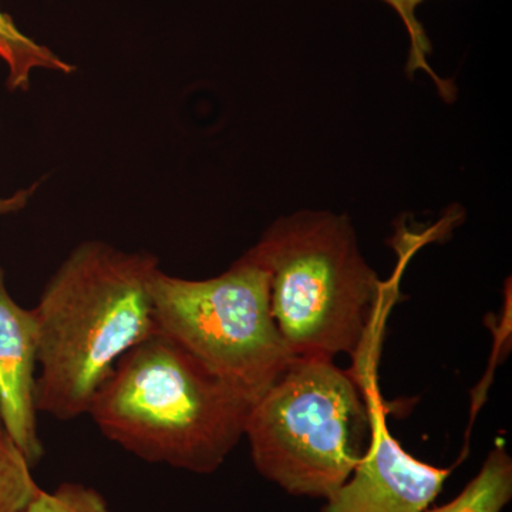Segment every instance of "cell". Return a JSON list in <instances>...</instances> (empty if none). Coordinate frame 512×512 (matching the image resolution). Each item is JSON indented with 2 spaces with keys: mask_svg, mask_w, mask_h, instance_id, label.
I'll use <instances>...</instances> for the list:
<instances>
[{
  "mask_svg": "<svg viewBox=\"0 0 512 512\" xmlns=\"http://www.w3.org/2000/svg\"><path fill=\"white\" fill-rule=\"evenodd\" d=\"M160 262L89 239L50 276L32 309L37 329L39 413L70 421L89 414L121 357L157 332L150 282Z\"/></svg>",
  "mask_w": 512,
  "mask_h": 512,
  "instance_id": "obj_1",
  "label": "cell"
},
{
  "mask_svg": "<svg viewBox=\"0 0 512 512\" xmlns=\"http://www.w3.org/2000/svg\"><path fill=\"white\" fill-rule=\"evenodd\" d=\"M252 404L157 330L121 357L89 416L107 440L140 460L211 474L245 436Z\"/></svg>",
  "mask_w": 512,
  "mask_h": 512,
  "instance_id": "obj_2",
  "label": "cell"
},
{
  "mask_svg": "<svg viewBox=\"0 0 512 512\" xmlns=\"http://www.w3.org/2000/svg\"><path fill=\"white\" fill-rule=\"evenodd\" d=\"M249 251L268 271L272 316L289 353H345L355 359L353 376L369 379L387 286L363 258L349 218L296 212L275 221Z\"/></svg>",
  "mask_w": 512,
  "mask_h": 512,
  "instance_id": "obj_3",
  "label": "cell"
},
{
  "mask_svg": "<svg viewBox=\"0 0 512 512\" xmlns=\"http://www.w3.org/2000/svg\"><path fill=\"white\" fill-rule=\"evenodd\" d=\"M245 436L266 480L288 494L329 500L365 454L367 386L333 359H295L252 404Z\"/></svg>",
  "mask_w": 512,
  "mask_h": 512,
  "instance_id": "obj_4",
  "label": "cell"
},
{
  "mask_svg": "<svg viewBox=\"0 0 512 512\" xmlns=\"http://www.w3.org/2000/svg\"><path fill=\"white\" fill-rule=\"evenodd\" d=\"M150 293L158 332L252 402L295 360L272 316L268 271L251 251L200 281L158 268Z\"/></svg>",
  "mask_w": 512,
  "mask_h": 512,
  "instance_id": "obj_5",
  "label": "cell"
},
{
  "mask_svg": "<svg viewBox=\"0 0 512 512\" xmlns=\"http://www.w3.org/2000/svg\"><path fill=\"white\" fill-rule=\"evenodd\" d=\"M367 387L370 443L352 476L329 498L322 512H424L450 476L410 456L386 426L382 406Z\"/></svg>",
  "mask_w": 512,
  "mask_h": 512,
  "instance_id": "obj_6",
  "label": "cell"
},
{
  "mask_svg": "<svg viewBox=\"0 0 512 512\" xmlns=\"http://www.w3.org/2000/svg\"><path fill=\"white\" fill-rule=\"evenodd\" d=\"M37 370L35 315L12 298L0 268V421L32 467L45 454L37 424Z\"/></svg>",
  "mask_w": 512,
  "mask_h": 512,
  "instance_id": "obj_7",
  "label": "cell"
},
{
  "mask_svg": "<svg viewBox=\"0 0 512 512\" xmlns=\"http://www.w3.org/2000/svg\"><path fill=\"white\" fill-rule=\"evenodd\" d=\"M0 60L8 70L10 92H29L37 70L70 76L76 66L43 43L36 42L16 25L12 16L0 6Z\"/></svg>",
  "mask_w": 512,
  "mask_h": 512,
  "instance_id": "obj_8",
  "label": "cell"
},
{
  "mask_svg": "<svg viewBox=\"0 0 512 512\" xmlns=\"http://www.w3.org/2000/svg\"><path fill=\"white\" fill-rule=\"evenodd\" d=\"M511 497L512 460L504 447H497L458 497L443 507L424 512H501Z\"/></svg>",
  "mask_w": 512,
  "mask_h": 512,
  "instance_id": "obj_9",
  "label": "cell"
},
{
  "mask_svg": "<svg viewBox=\"0 0 512 512\" xmlns=\"http://www.w3.org/2000/svg\"><path fill=\"white\" fill-rule=\"evenodd\" d=\"M32 466L0 421V512H23L39 493Z\"/></svg>",
  "mask_w": 512,
  "mask_h": 512,
  "instance_id": "obj_10",
  "label": "cell"
},
{
  "mask_svg": "<svg viewBox=\"0 0 512 512\" xmlns=\"http://www.w3.org/2000/svg\"><path fill=\"white\" fill-rule=\"evenodd\" d=\"M392 8L402 20L407 36H409L410 50L409 59H407L406 70L409 74L417 72H426L433 77L434 83L439 87L441 97L446 100H453L456 96V87L453 83L441 80L436 73L431 70L429 56L431 55V42L427 36L426 29L421 25L417 18V9L424 0H380Z\"/></svg>",
  "mask_w": 512,
  "mask_h": 512,
  "instance_id": "obj_11",
  "label": "cell"
},
{
  "mask_svg": "<svg viewBox=\"0 0 512 512\" xmlns=\"http://www.w3.org/2000/svg\"><path fill=\"white\" fill-rule=\"evenodd\" d=\"M23 512H113L106 498L82 483H63L55 490L40 488Z\"/></svg>",
  "mask_w": 512,
  "mask_h": 512,
  "instance_id": "obj_12",
  "label": "cell"
},
{
  "mask_svg": "<svg viewBox=\"0 0 512 512\" xmlns=\"http://www.w3.org/2000/svg\"><path fill=\"white\" fill-rule=\"evenodd\" d=\"M39 185L40 183H33L28 188H22L6 197H0V215L16 214V212L25 210L33 195L39 190Z\"/></svg>",
  "mask_w": 512,
  "mask_h": 512,
  "instance_id": "obj_13",
  "label": "cell"
},
{
  "mask_svg": "<svg viewBox=\"0 0 512 512\" xmlns=\"http://www.w3.org/2000/svg\"><path fill=\"white\" fill-rule=\"evenodd\" d=\"M0 130H2V121H0Z\"/></svg>",
  "mask_w": 512,
  "mask_h": 512,
  "instance_id": "obj_14",
  "label": "cell"
}]
</instances>
